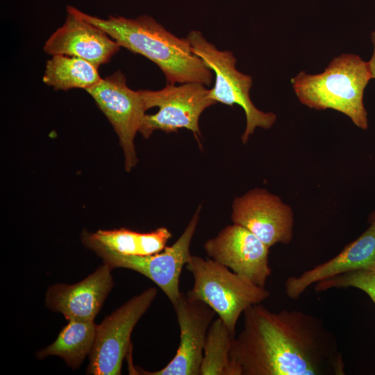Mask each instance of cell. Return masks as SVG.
<instances>
[{
    "label": "cell",
    "mask_w": 375,
    "mask_h": 375,
    "mask_svg": "<svg viewBox=\"0 0 375 375\" xmlns=\"http://www.w3.org/2000/svg\"><path fill=\"white\" fill-rule=\"evenodd\" d=\"M67 11L101 28L121 47L153 62L169 84L195 82L209 86L212 83V70L192 51L187 39L174 35L151 17L102 19L72 6Z\"/></svg>",
    "instance_id": "obj_2"
},
{
    "label": "cell",
    "mask_w": 375,
    "mask_h": 375,
    "mask_svg": "<svg viewBox=\"0 0 375 375\" xmlns=\"http://www.w3.org/2000/svg\"><path fill=\"white\" fill-rule=\"evenodd\" d=\"M372 78L368 62L358 55L345 53L333 59L322 73L308 74L302 71L291 82L302 104L340 112L366 130L368 119L363 94Z\"/></svg>",
    "instance_id": "obj_3"
},
{
    "label": "cell",
    "mask_w": 375,
    "mask_h": 375,
    "mask_svg": "<svg viewBox=\"0 0 375 375\" xmlns=\"http://www.w3.org/2000/svg\"><path fill=\"white\" fill-rule=\"evenodd\" d=\"M120 46L104 31L67 12L65 23L46 41L49 55H65L84 59L99 67L110 62Z\"/></svg>",
    "instance_id": "obj_14"
},
{
    "label": "cell",
    "mask_w": 375,
    "mask_h": 375,
    "mask_svg": "<svg viewBox=\"0 0 375 375\" xmlns=\"http://www.w3.org/2000/svg\"><path fill=\"white\" fill-rule=\"evenodd\" d=\"M85 90L113 127L124 153L125 169L131 171L138 161L134 139L147 110L140 90L129 88L119 70Z\"/></svg>",
    "instance_id": "obj_9"
},
{
    "label": "cell",
    "mask_w": 375,
    "mask_h": 375,
    "mask_svg": "<svg viewBox=\"0 0 375 375\" xmlns=\"http://www.w3.org/2000/svg\"><path fill=\"white\" fill-rule=\"evenodd\" d=\"M231 220L256 235L269 248L289 244L293 238L294 214L279 197L262 188H254L232 204Z\"/></svg>",
    "instance_id": "obj_11"
},
{
    "label": "cell",
    "mask_w": 375,
    "mask_h": 375,
    "mask_svg": "<svg viewBox=\"0 0 375 375\" xmlns=\"http://www.w3.org/2000/svg\"><path fill=\"white\" fill-rule=\"evenodd\" d=\"M207 255L233 272L262 288L272 269L269 249L252 232L237 224L224 227L204 245Z\"/></svg>",
    "instance_id": "obj_10"
},
{
    "label": "cell",
    "mask_w": 375,
    "mask_h": 375,
    "mask_svg": "<svg viewBox=\"0 0 375 375\" xmlns=\"http://www.w3.org/2000/svg\"><path fill=\"white\" fill-rule=\"evenodd\" d=\"M186 39L192 51L215 72V81L214 87L210 90V98L216 103L230 106L239 105L244 110L247 123L241 137L242 143H247L257 127L271 128L276 115L273 112H262L253 105L249 95L252 78L236 69L237 60L233 53L219 50L199 31H191Z\"/></svg>",
    "instance_id": "obj_5"
},
{
    "label": "cell",
    "mask_w": 375,
    "mask_h": 375,
    "mask_svg": "<svg viewBox=\"0 0 375 375\" xmlns=\"http://www.w3.org/2000/svg\"><path fill=\"white\" fill-rule=\"evenodd\" d=\"M112 269L103 263L78 283L51 285L45 295L46 306L67 320L94 321L114 286Z\"/></svg>",
    "instance_id": "obj_13"
},
{
    "label": "cell",
    "mask_w": 375,
    "mask_h": 375,
    "mask_svg": "<svg viewBox=\"0 0 375 375\" xmlns=\"http://www.w3.org/2000/svg\"><path fill=\"white\" fill-rule=\"evenodd\" d=\"M180 329V343L174 358L160 370H135L145 375H200L208 331L216 312L208 305L181 292L172 305Z\"/></svg>",
    "instance_id": "obj_12"
},
{
    "label": "cell",
    "mask_w": 375,
    "mask_h": 375,
    "mask_svg": "<svg viewBox=\"0 0 375 375\" xmlns=\"http://www.w3.org/2000/svg\"><path fill=\"white\" fill-rule=\"evenodd\" d=\"M235 338L220 317L212 321L207 333L200 375H235L230 350Z\"/></svg>",
    "instance_id": "obj_19"
},
{
    "label": "cell",
    "mask_w": 375,
    "mask_h": 375,
    "mask_svg": "<svg viewBox=\"0 0 375 375\" xmlns=\"http://www.w3.org/2000/svg\"><path fill=\"white\" fill-rule=\"evenodd\" d=\"M201 206L198 207L185 229L170 247L161 251L147 256L125 255L110 249L91 238L87 232L82 233L83 244L100 257L103 263L112 269L120 267L135 271L151 280L167 297L174 305L179 299V279L183 266L191 254L190 242L200 217Z\"/></svg>",
    "instance_id": "obj_6"
},
{
    "label": "cell",
    "mask_w": 375,
    "mask_h": 375,
    "mask_svg": "<svg viewBox=\"0 0 375 375\" xmlns=\"http://www.w3.org/2000/svg\"><path fill=\"white\" fill-rule=\"evenodd\" d=\"M97 324L94 321L69 319L60 331L55 341L36 353L42 360L50 356L62 358L73 369H78L89 356L96 337Z\"/></svg>",
    "instance_id": "obj_16"
},
{
    "label": "cell",
    "mask_w": 375,
    "mask_h": 375,
    "mask_svg": "<svg viewBox=\"0 0 375 375\" xmlns=\"http://www.w3.org/2000/svg\"><path fill=\"white\" fill-rule=\"evenodd\" d=\"M186 269L194 285L186 294L212 308L228 328L235 334L240 315L249 307L265 301L269 292L210 259L191 255Z\"/></svg>",
    "instance_id": "obj_4"
},
{
    "label": "cell",
    "mask_w": 375,
    "mask_h": 375,
    "mask_svg": "<svg viewBox=\"0 0 375 375\" xmlns=\"http://www.w3.org/2000/svg\"><path fill=\"white\" fill-rule=\"evenodd\" d=\"M233 339L235 375H344L338 340L319 317L298 310L272 312L261 303L244 310Z\"/></svg>",
    "instance_id": "obj_1"
},
{
    "label": "cell",
    "mask_w": 375,
    "mask_h": 375,
    "mask_svg": "<svg viewBox=\"0 0 375 375\" xmlns=\"http://www.w3.org/2000/svg\"><path fill=\"white\" fill-rule=\"evenodd\" d=\"M157 294L155 288L134 296L97 324L96 337L89 354L87 374H121L130 348L132 331Z\"/></svg>",
    "instance_id": "obj_8"
},
{
    "label": "cell",
    "mask_w": 375,
    "mask_h": 375,
    "mask_svg": "<svg viewBox=\"0 0 375 375\" xmlns=\"http://www.w3.org/2000/svg\"><path fill=\"white\" fill-rule=\"evenodd\" d=\"M87 233L91 238L110 249L131 256L158 253L166 247L167 242L172 236L165 227H160L149 233H139L125 228Z\"/></svg>",
    "instance_id": "obj_17"
},
{
    "label": "cell",
    "mask_w": 375,
    "mask_h": 375,
    "mask_svg": "<svg viewBox=\"0 0 375 375\" xmlns=\"http://www.w3.org/2000/svg\"><path fill=\"white\" fill-rule=\"evenodd\" d=\"M349 288L362 291L375 305V269L347 272L315 284V291L320 292L331 289Z\"/></svg>",
    "instance_id": "obj_20"
},
{
    "label": "cell",
    "mask_w": 375,
    "mask_h": 375,
    "mask_svg": "<svg viewBox=\"0 0 375 375\" xmlns=\"http://www.w3.org/2000/svg\"><path fill=\"white\" fill-rule=\"evenodd\" d=\"M98 68L78 57L53 55L47 61L42 81L55 90L66 91L72 88L87 90L102 79Z\"/></svg>",
    "instance_id": "obj_18"
},
{
    "label": "cell",
    "mask_w": 375,
    "mask_h": 375,
    "mask_svg": "<svg viewBox=\"0 0 375 375\" xmlns=\"http://www.w3.org/2000/svg\"><path fill=\"white\" fill-rule=\"evenodd\" d=\"M200 83L168 84L159 90H141L147 110L158 107L153 115H145L139 133L149 138L155 131L166 133L187 128L197 137L200 135L199 121L201 113L216 103L209 97L210 90Z\"/></svg>",
    "instance_id": "obj_7"
},
{
    "label": "cell",
    "mask_w": 375,
    "mask_h": 375,
    "mask_svg": "<svg viewBox=\"0 0 375 375\" xmlns=\"http://www.w3.org/2000/svg\"><path fill=\"white\" fill-rule=\"evenodd\" d=\"M371 40L374 46V50L372 58L368 62V65L372 78H375V31L371 33Z\"/></svg>",
    "instance_id": "obj_21"
},
{
    "label": "cell",
    "mask_w": 375,
    "mask_h": 375,
    "mask_svg": "<svg viewBox=\"0 0 375 375\" xmlns=\"http://www.w3.org/2000/svg\"><path fill=\"white\" fill-rule=\"evenodd\" d=\"M368 228L332 259L289 277L285 293L297 299L312 285L335 276L356 270L375 269V211L369 217Z\"/></svg>",
    "instance_id": "obj_15"
}]
</instances>
